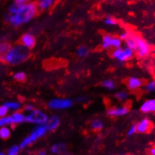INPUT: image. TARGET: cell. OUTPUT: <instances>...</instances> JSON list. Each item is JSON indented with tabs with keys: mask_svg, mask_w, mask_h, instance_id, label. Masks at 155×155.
I'll use <instances>...</instances> for the list:
<instances>
[{
	"mask_svg": "<svg viewBox=\"0 0 155 155\" xmlns=\"http://www.w3.org/2000/svg\"><path fill=\"white\" fill-rule=\"evenodd\" d=\"M54 2V0H38L37 6L38 10L44 11L50 8Z\"/></svg>",
	"mask_w": 155,
	"mask_h": 155,
	"instance_id": "15",
	"label": "cell"
},
{
	"mask_svg": "<svg viewBox=\"0 0 155 155\" xmlns=\"http://www.w3.org/2000/svg\"><path fill=\"white\" fill-rule=\"evenodd\" d=\"M137 133L139 134H146L151 128V121L148 118H145L136 124Z\"/></svg>",
	"mask_w": 155,
	"mask_h": 155,
	"instance_id": "10",
	"label": "cell"
},
{
	"mask_svg": "<svg viewBox=\"0 0 155 155\" xmlns=\"http://www.w3.org/2000/svg\"><path fill=\"white\" fill-rule=\"evenodd\" d=\"M135 41H136V53H137V56L139 58H145L149 54L150 51H151V48H150L149 44L148 42L142 38L141 36H139L135 35Z\"/></svg>",
	"mask_w": 155,
	"mask_h": 155,
	"instance_id": "4",
	"label": "cell"
},
{
	"mask_svg": "<svg viewBox=\"0 0 155 155\" xmlns=\"http://www.w3.org/2000/svg\"><path fill=\"white\" fill-rule=\"evenodd\" d=\"M9 125V121H8V116H4L0 118V127H5V126Z\"/></svg>",
	"mask_w": 155,
	"mask_h": 155,
	"instance_id": "34",
	"label": "cell"
},
{
	"mask_svg": "<svg viewBox=\"0 0 155 155\" xmlns=\"http://www.w3.org/2000/svg\"><path fill=\"white\" fill-rule=\"evenodd\" d=\"M14 79L18 82H23L26 79V74L23 71H18L16 72L13 75Z\"/></svg>",
	"mask_w": 155,
	"mask_h": 155,
	"instance_id": "26",
	"label": "cell"
},
{
	"mask_svg": "<svg viewBox=\"0 0 155 155\" xmlns=\"http://www.w3.org/2000/svg\"><path fill=\"white\" fill-rule=\"evenodd\" d=\"M8 109L7 107L5 106L4 104L0 106V118H1V117L6 116V115H8Z\"/></svg>",
	"mask_w": 155,
	"mask_h": 155,
	"instance_id": "35",
	"label": "cell"
},
{
	"mask_svg": "<svg viewBox=\"0 0 155 155\" xmlns=\"http://www.w3.org/2000/svg\"><path fill=\"white\" fill-rule=\"evenodd\" d=\"M89 53V49L88 48L85 46H81L78 48L77 51V56L82 57V58H84V57H86Z\"/></svg>",
	"mask_w": 155,
	"mask_h": 155,
	"instance_id": "22",
	"label": "cell"
},
{
	"mask_svg": "<svg viewBox=\"0 0 155 155\" xmlns=\"http://www.w3.org/2000/svg\"><path fill=\"white\" fill-rule=\"evenodd\" d=\"M102 86L108 90H113L115 88V83L112 80H106L102 83Z\"/></svg>",
	"mask_w": 155,
	"mask_h": 155,
	"instance_id": "25",
	"label": "cell"
},
{
	"mask_svg": "<svg viewBox=\"0 0 155 155\" xmlns=\"http://www.w3.org/2000/svg\"><path fill=\"white\" fill-rule=\"evenodd\" d=\"M9 125H17L26 122V115L20 111L14 112L10 116H8Z\"/></svg>",
	"mask_w": 155,
	"mask_h": 155,
	"instance_id": "7",
	"label": "cell"
},
{
	"mask_svg": "<svg viewBox=\"0 0 155 155\" xmlns=\"http://www.w3.org/2000/svg\"><path fill=\"white\" fill-rule=\"evenodd\" d=\"M104 23L107 26H115L117 24V20L113 17H107L104 20Z\"/></svg>",
	"mask_w": 155,
	"mask_h": 155,
	"instance_id": "32",
	"label": "cell"
},
{
	"mask_svg": "<svg viewBox=\"0 0 155 155\" xmlns=\"http://www.w3.org/2000/svg\"><path fill=\"white\" fill-rule=\"evenodd\" d=\"M122 45V41L119 38V37H113L111 41V47L113 48H119Z\"/></svg>",
	"mask_w": 155,
	"mask_h": 155,
	"instance_id": "28",
	"label": "cell"
},
{
	"mask_svg": "<svg viewBox=\"0 0 155 155\" xmlns=\"http://www.w3.org/2000/svg\"><path fill=\"white\" fill-rule=\"evenodd\" d=\"M34 106L31 105V104H27V105L25 106L24 107V111L26 112V113H30V112L34 110Z\"/></svg>",
	"mask_w": 155,
	"mask_h": 155,
	"instance_id": "38",
	"label": "cell"
},
{
	"mask_svg": "<svg viewBox=\"0 0 155 155\" xmlns=\"http://www.w3.org/2000/svg\"><path fill=\"white\" fill-rule=\"evenodd\" d=\"M38 11L37 4L34 2L22 4L17 13L8 17V21L13 26H22L32 20L38 14Z\"/></svg>",
	"mask_w": 155,
	"mask_h": 155,
	"instance_id": "1",
	"label": "cell"
},
{
	"mask_svg": "<svg viewBox=\"0 0 155 155\" xmlns=\"http://www.w3.org/2000/svg\"><path fill=\"white\" fill-rule=\"evenodd\" d=\"M67 149V145L64 143H56L53 145V146L50 148V151L53 154H59L63 153L64 151H66Z\"/></svg>",
	"mask_w": 155,
	"mask_h": 155,
	"instance_id": "16",
	"label": "cell"
},
{
	"mask_svg": "<svg viewBox=\"0 0 155 155\" xmlns=\"http://www.w3.org/2000/svg\"><path fill=\"white\" fill-rule=\"evenodd\" d=\"M20 147L19 145H13L7 151V155H18L20 151Z\"/></svg>",
	"mask_w": 155,
	"mask_h": 155,
	"instance_id": "29",
	"label": "cell"
},
{
	"mask_svg": "<svg viewBox=\"0 0 155 155\" xmlns=\"http://www.w3.org/2000/svg\"><path fill=\"white\" fill-rule=\"evenodd\" d=\"M149 154L151 155H155V147L151 148L149 151Z\"/></svg>",
	"mask_w": 155,
	"mask_h": 155,
	"instance_id": "41",
	"label": "cell"
},
{
	"mask_svg": "<svg viewBox=\"0 0 155 155\" xmlns=\"http://www.w3.org/2000/svg\"><path fill=\"white\" fill-rule=\"evenodd\" d=\"M29 56V50L19 44L11 47L8 52L5 55L4 62L11 65H17L24 62Z\"/></svg>",
	"mask_w": 155,
	"mask_h": 155,
	"instance_id": "2",
	"label": "cell"
},
{
	"mask_svg": "<svg viewBox=\"0 0 155 155\" xmlns=\"http://www.w3.org/2000/svg\"><path fill=\"white\" fill-rule=\"evenodd\" d=\"M49 115L42 110L34 109L26 115V122L36 124H45L49 120Z\"/></svg>",
	"mask_w": 155,
	"mask_h": 155,
	"instance_id": "3",
	"label": "cell"
},
{
	"mask_svg": "<svg viewBox=\"0 0 155 155\" xmlns=\"http://www.w3.org/2000/svg\"><path fill=\"white\" fill-rule=\"evenodd\" d=\"M121 155H123V154H121Z\"/></svg>",
	"mask_w": 155,
	"mask_h": 155,
	"instance_id": "44",
	"label": "cell"
},
{
	"mask_svg": "<svg viewBox=\"0 0 155 155\" xmlns=\"http://www.w3.org/2000/svg\"><path fill=\"white\" fill-rule=\"evenodd\" d=\"M31 0H14V2L19 4H26V3L29 2Z\"/></svg>",
	"mask_w": 155,
	"mask_h": 155,
	"instance_id": "39",
	"label": "cell"
},
{
	"mask_svg": "<svg viewBox=\"0 0 155 155\" xmlns=\"http://www.w3.org/2000/svg\"><path fill=\"white\" fill-rule=\"evenodd\" d=\"M145 91L148 93L155 92V80L148 82L145 85Z\"/></svg>",
	"mask_w": 155,
	"mask_h": 155,
	"instance_id": "24",
	"label": "cell"
},
{
	"mask_svg": "<svg viewBox=\"0 0 155 155\" xmlns=\"http://www.w3.org/2000/svg\"><path fill=\"white\" fill-rule=\"evenodd\" d=\"M48 131V129H47V124H38V125H36L34 129L32 130L31 132L34 133L36 136H37L38 139L41 138V137H44L47 132Z\"/></svg>",
	"mask_w": 155,
	"mask_h": 155,
	"instance_id": "14",
	"label": "cell"
},
{
	"mask_svg": "<svg viewBox=\"0 0 155 155\" xmlns=\"http://www.w3.org/2000/svg\"><path fill=\"white\" fill-rule=\"evenodd\" d=\"M134 50H131V49L128 48V47H124L122 50V52L121 53V54L118 56V58H116L118 61L120 62H125V61H128L129 59H130L134 56Z\"/></svg>",
	"mask_w": 155,
	"mask_h": 155,
	"instance_id": "12",
	"label": "cell"
},
{
	"mask_svg": "<svg viewBox=\"0 0 155 155\" xmlns=\"http://www.w3.org/2000/svg\"><path fill=\"white\" fill-rule=\"evenodd\" d=\"M33 142H34V141H33L32 139L31 138V137H30V136H28V137H26V138L21 142V143L20 144V148H21V149L22 148H26V147L29 146L30 145H31Z\"/></svg>",
	"mask_w": 155,
	"mask_h": 155,
	"instance_id": "27",
	"label": "cell"
},
{
	"mask_svg": "<svg viewBox=\"0 0 155 155\" xmlns=\"http://www.w3.org/2000/svg\"><path fill=\"white\" fill-rule=\"evenodd\" d=\"M130 109L127 106H121V107H112L107 110V115L110 117H118L123 116L129 113Z\"/></svg>",
	"mask_w": 155,
	"mask_h": 155,
	"instance_id": "8",
	"label": "cell"
},
{
	"mask_svg": "<svg viewBox=\"0 0 155 155\" xmlns=\"http://www.w3.org/2000/svg\"><path fill=\"white\" fill-rule=\"evenodd\" d=\"M134 37H135V34L130 33V36L127 39H126L125 41H125L126 47L135 51L137 45H136V41H135V38H134Z\"/></svg>",
	"mask_w": 155,
	"mask_h": 155,
	"instance_id": "19",
	"label": "cell"
},
{
	"mask_svg": "<svg viewBox=\"0 0 155 155\" xmlns=\"http://www.w3.org/2000/svg\"><path fill=\"white\" fill-rule=\"evenodd\" d=\"M140 111L143 113H155V99H150L144 101L140 107Z\"/></svg>",
	"mask_w": 155,
	"mask_h": 155,
	"instance_id": "11",
	"label": "cell"
},
{
	"mask_svg": "<svg viewBox=\"0 0 155 155\" xmlns=\"http://www.w3.org/2000/svg\"><path fill=\"white\" fill-rule=\"evenodd\" d=\"M122 50L123 48H121V47H119V48H115L113 51L111 52V56L114 58H117L118 56L121 54V52H122Z\"/></svg>",
	"mask_w": 155,
	"mask_h": 155,
	"instance_id": "33",
	"label": "cell"
},
{
	"mask_svg": "<svg viewBox=\"0 0 155 155\" xmlns=\"http://www.w3.org/2000/svg\"><path fill=\"white\" fill-rule=\"evenodd\" d=\"M113 36L110 34H104L102 38V44L101 47L104 50H109L111 48V41Z\"/></svg>",
	"mask_w": 155,
	"mask_h": 155,
	"instance_id": "17",
	"label": "cell"
},
{
	"mask_svg": "<svg viewBox=\"0 0 155 155\" xmlns=\"http://www.w3.org/2000/svg\"><path fill=\"white\" fill-rule=\"evenodd\" d=\"M129 36H130V33L128 32V31H124V32H122L121 35H120L119 38L121 39V41H125Z\"/></svg>",
	"mask_w": 155,
	"mask_h": 155,
	"instance_id": "37",
	"label": "cell"
},
{
	"mask_svg": "<svg viewBox=\"0 0 155 155\" xmlns=\"http://www.w3.org/2000/svg\"><path fill=\"white\" fill-rule=\"evenodd\" d=\"M144 85V82L142 79L136 77H131L127 80V86L130 91H137Z\"/></svg>",
	"mask_w": 155,
	"mask_h": 155,
	"instance_id": "9",
	"label": "cell"
},
{
	"mask_svg": "<svg viewBox=\"0 0 155 155\" xmlns=\"http://www.w3.org/2000/svg\"><path fill=\"white\" fill-rule=\"evenodd\" d=\"M115 97L120 101H126L129 97V94L126 91H118L115 94Z\"/></svg>",
	"mask_w": 155,
	"mask_h": 155,
	"instance_id": "30",
	"label": "cell"
},
{
	"mask_svg": "<svg viewBox=\"0 0 155 155\" xmlns=\"http://www.w3.org/2000/svg\"><path fill=\"white\" fill-rule=\"evenodd\" d=\"M21 5L22 4H19V3H17L15 2H14V3H12V4L10 5V7H9V12H10V14H15L17 13V12H18L19 8H20Z\"/></svg>",
	"mask_w": 155,
	"mask_h": 155,
	"instance_id": "31",
	"label": "cell"
},
{
	"mask_svg": "<svg viewBox=\"0 0 155 155\" xmlns=\"http://www.w3.org/2000/svg\"><path fill=\"white\" fill-rule=\"evenodd\" d=\"M38 155H48L47 154V152H46L45 151H40L38 152Z\"/></svg>",
	"mask_w": 155,
	"mask_h": 155,
	"instance_id": "42",
	"label": "cell"
},
{
	"mask_svg": "<svg viewBox=\"0 0 155 155\" xmlns=\"http://www.w3.org/2000/svg\"><path fill=\"white\" fill-rule=\"evenodd\" d=\"M0 155H7L5 154V153L2 152V151H0Z\"/></svg>",
	"mask_w": 155,
	"mask_h": 155,
	"instance_id": "43",
	"label": "cell"
},
{
	"mask_svg": "<svg viewBox=\"0 0 155 155\" xmlns=\"http://www.w3.org/2000/svg\"><path fill=\"white\" fill-rule=\"evenodd\" d=\"M90 125H91V127L92 130H94L95 131H99L101 130L104 128V124L101 120L98 119V118H96V119L92 120L91 121V124Z\"/></svg>",
	"mask_w": 155,
	"mask_h": 155,
	"instance_id": "20",
	"label": "cell"
},
{
	"mask_svg": "<svg viewBox=\"0 0 155 155\" xmlns=\"http://www.w3.org/2000/svg\"><path fill=\"white\" fill-rule=\"evenodd\" d=\"M47 127L48 131L56 130L58 126L60 125V119L57 115H52L49 118L48 121L47 122Z\"/></svg>",
	"mask_w": 155,
	"mask_h": 155,
	"instance_id": "13",
	"label": "cell"
},
{
	"mask_svg": "<svg viewBox=\"0 0 155 155\" xmlns=\"http://www.w3.org/2000/svg\"><path fill=\"white\" fill-rule=\"evenodd\" d=\"M76 101H77V102H78V103H83V102H84V101H86V97H77Z\"/></svg>",
	"mask_w": 155,
	"mask_h": 155,
	"instance_id": "40",
	"label": "cell"
},
{
	"mask_svg": "<svg viewBox=\"0 0 155 155\" xmlns=\"http://www.w3.org/2000/svg\"><path fill=\"white\" fill-rule=\"evenodd\" d=\"M137 133V127H136V124H133L131 127L129 128L127 130V136H133Z\"/></svg>",
	"mask_w": 155,
	"mask_h": 155,
	"instance_id": "36",
	"label": "cell"
},
{
	"mask_svg": "<svg viewBox=\"0 0 155 155\" xmlns=\"http://www.w3.org/2000/svg\"><path fill=\"white\" fill-rule=\"evenodd\" d=\"M11 134H12L11 129L9 127H8L7 126L0 127V138L2 140H8L11 137Z\"/></svg>",
	"mask_w": 155,
	"mask_h": 155,
	"instance_id": "21",
	"label": "cell"
},
{
	"mask_svg": "<svg viewBox=\"0 0 155 155\" xmlns=\"http://www.w3.org/2000/svg\"><path fill=\"white\" fill-rule=\"evenodd\" d=\"M73 106L72 100L68 98H54L49 101L48 107L51 110H60L70 108Z\"/></svg>",
	"mask_w": 155,
	"mask_h": 155,
	"instance_id": "5",
	"label": "cell"
},
{
	"mask_svg": "<svg viewBox=\"0 0 155 155\" xmlns=\"http://www.w3.org/2000/svg\"><path fill=\"white\" fill-rule=\"evenodd\" d=\"M4 105L6 106L8 110H11V111L16 112L21 109V104L17 101H8L5 103Z\"/></svg>",
	"mask_w": 155,
	"mask_h": 155,
	"instance_id": "18",
	"label": "cell"
},
{
	"mask_svg": "<svg viewBox=\"0 0 155 155\" xmlns=\"http://www.w3.org/2000/svg\"><path fill=\"white\" fill-rule=\"evenodd\" d=\"M12 46L7 42H2L0 44V56H5L8 52Z\"/></svg>",
	"mask_w": 155,
	"mask_h": 155,
	"instance_id": "23",
	"label": "cell"
},
{
	"mask_svg": "<svg viewBox=\"0 0 155 155\" xmlns=\"http://www.w3.org/2000/svg\"><path fill=\"white\" fill-rule=\"evenodd\" d=\"M20 44L28 50H31L36 44L35 37L31 33H25L20 38Z\"/></svg>",
	"mask_w": 155,
	"mask_h": 155,
	"instance_id": "6",
	"label": "cell"
}]
</instances>
